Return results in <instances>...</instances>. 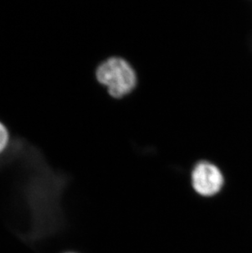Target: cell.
Returning a JSON list of instances; mask_svg holds the SVG:
<instances>
[{
    "label": "cell",
    "instance_id": "3",
    "mask_svg": "<svg viewBox=\"0 0 252 253\" xmlns=\"http://www.w3.org/2000/svg\"><path fill=\"white\" fill-rule=\"evenodd\" d=\"M12 140L9 129L3 122L0 121V157L7 152Z\"/></svg>",
    "mask_w": 252,
    "mask_h": 253
},
{
    "label": "cell",
    "instance_id": "4",
    "mask_svg": "<svg viewBox=\"0 0 252 253\" xmlns=\"http://www.w3.org/2000/svg\"><path fill=\"white\" fill-rule=\"evenodd\" d=\"M76 253V252H65V253Z\"/></svg>",
    "mask_w": 252,
    "mask_h": 253
},
{
    "label": "cell",
    "instance_id": "2",
    "mask_svg": "<svg viewBox=\"0 0 252 253\" xmlns=\"http://www.w3.org/2000/svg\"><path fill=\"white\" fill-rule=\"evenodd\" d=\"M192 186L202 197L214 196L221 191L224 184V174L217 166L208 162H201L192 171Z\"/></svg>",
    "mask_w": 252,
    "mask_h": 253
},
{
    "label": "cell",
    "instance_id": "1",
    "mask_svg": "<svg viewBox=\"0 0 252 253\" xmlns=\"http://www.w3.org/2000/svg\"><path fill=\"white\" fill-rule=\"evenodd\" d=\"M96 77L107 87L114 98H122L135 87L137 77L133 67L121 57H111L102 62L96 70Z\"/></svg>",
    "mask_w": 252,
    "mask_h": 253
}]
</instances>
